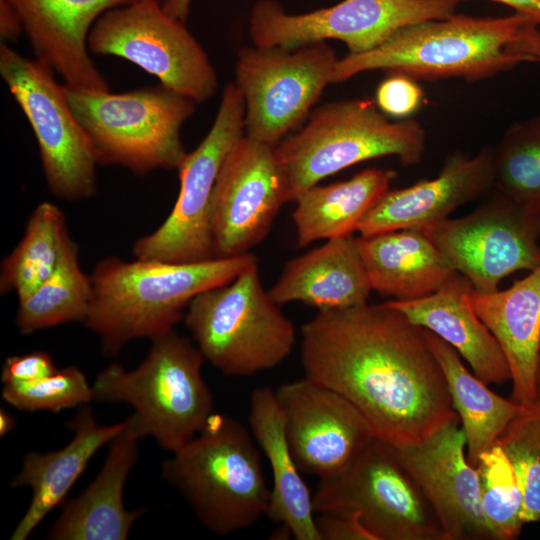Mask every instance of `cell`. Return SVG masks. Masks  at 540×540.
<instances>
[{"label": "cell", "instance_id": "ee69618b", "mask_svg": "<svg viewBox=\"0 0 540 540\" xmlns=\"http://www.w3.org/2000/svg\"><path fill=\"white\" fill-rule=\"evenodd\" d=\"M536 391H537V399H540V343H539L537 367H536Z\"/></svg>", "mask_w": 540, "mask_h": 540}, {"label": "cell", "instance_id": "ac0fdd59", "mask_svg": "<svg viewBox=\"0 0 540 540\" xmlns=\"http://www.w3.org/2000/svg\"><path fill=\"white\" fill-rule=\"evenodd\" d=\"M453 421L417 445L397 447L447 540H494L483 515L480 480L464 453L466 437Z\"/></svg>", "mask_w": 540, "mask_h": 540}, {"label": "cell", "instance_id": "484cf974", "mask_svg": "<svg viewBox=\"0 0 540 540\" xmlns=\"http://www.w3.org/2000/svg\"><path fill=\"white\" fill-rule=\"evenodd\" d=\"M249 408L250 431L272 472L266 516L287 528L297 540H320L313 496L292 454L274 390L268 387L254 390Z\"/></svg>", "mask_w": 540, "mask_h": 540}, {"label": "cell", "instance_id": "cb8c5ba5", "mask_svg": "<svg viewBox=\"0 0 540 540\" xmlns=\"http://www.w3.org/2000/svg\"><path fill=\"white\" fill-rule=\"evenodd\" d=\"M469 300L506 357L511 372V400L523 407L531 406L537 401L540 266L505 290L484 293L473 289Z\"/></svg>", "mask_w": 540, "mask_h": 540}, {"label": "cell", "instance_id": "d6986e66", "mask_svg": "<svg viewBox=\"0 0 540 540\" xmlns=\"http://www.w3.org/2000/svg\"><path fill=\"white\" fill-rule=\"evenodd\" d=\"M494 185L493 147L473 156L456 151L448 155L438 175L388 190L360 222L361 236L438 223L458 207L474 201Z\"/></svg>", "mask_w": 540, "mask_h": 540}, {"label": "cell", "instance_id": "7402d4cb", "mask_svg": "<svg viewBox=\"0 0 540 540\" xmlns=\"http://www.w3.org/2000/svg\"><path fill=\"white\" fill-rule=\"evenodd\" d=\"M473 287L456 273L434 293L410 300H390L389 305L450 344L486 384L511 379L506 357L491 331L470 304Z\"/></svg>", "mask_w": 540, "mask_h": 540}, {"label": "cell", "instance_id": "52a82bcc", "mask_svg": "<svg viewBox=\"0 0 540 540\" xmlns=\"http://www.w3.org/2000/svg\"><path fill=\"white\" fill-rule=\"evenodd\" d=\"M183 319L204 359L227 376L272 369L296 343L295 326L264 289L257 262L198 294Z\"/></svg>", "mask_w": 540, "mask_h": 540}, {"label": "cell", "instance_id": "60d3db41", "mask_svg": "<svg viewBox=\"0 0 540 540\" xmlns=\"http://www.w3.org/2000/svg\"><path fill=\"white\" fill-rule=\"evenodd\" d=\"M466 1V0H463ZM507 5L540 25V0H491Z\"/></svg>", "mask_w": 540, "mask_h": 540}, {"label": "cell", "instance_id": "44dd1931", "mask_svg": "<svg viewBox=\"0 0 540 540\" xmlns=\"http://www.w3.org/2000/svg\"><path fill=\"white\" fill-rule=\"evenodd\" d=\"M142 431L134 416L110 442L104 464L89 486L76 498L64 501L60 516L50 528L52 540H125L145 509L127 510L123 491L138 460Z\"/></svg>", "mask_w": 540, "mask_h": 540}, {"label": "cell", "instance_id": "9c48e42d", "mask_svg": "<svg viewBox=\"0 0 540 540\" xmlns=\"http://www.w3.org/2000/svg\"><path fill=\"white\" fill-rule=\"evenodd\" d=\"M313 509L354 516L375 540H447L397 447L376 437L346 468L320 478Z\"/></svg>", "mask_w": 540, "mask_h": 540}, {"label": "cell", "instance_id": "4dcf8cb0", "mask_svg": "<svg viewBox=\"0 0 540 540\" xmlns=\"http://www.w3.org/2000/svg\"><path fill=\"white\" fill-rule=\"evenodd\" d=\"M92 286L79 262L78 245L69 237L51 276L18 302L15 324L22 334L70 322H84Z\"/></svg>", "mask_w": 540, "mask_h": 540}, {"label": "cell", "instance_id": "1f68e13d", "mask_svg": "<svg viewBox=\"0 0 540 540\" xmlns=\"http://www.w3.org/2000/svg\"><path fill=\"white\" fill-rule=\"evenodd\" d=\"M494 185L540 210V115L511 124L493 147Z\"/></svg>", "mask_w": 540, "mask_h": 540}, {"label": "cell", "instance_id": "277c9868", "mask_svg": "<svg viewBox=\"0 0 540 540\" xmlns=\"http://www.w3.org/2000/svg\"><path fill=\"white\" fill-rule=\"evenodd\" d=\"M162 463L161 473L199 522L220 536L266 515V484L258 445L236 419L213 413L200 432Z\"/></svg>", "mask_w": 540, "mask_h": 540}, {"label": "cell", "instance_id": "7bdbcfd3", "mask_svg": "<svg viewBox=\"0 0 540 540\" xmlns=\"http://www.w3.org/2000/svg\"><path fill=\"white\" fill-rule=\"evenodd\" d=\"M15 420L13 416L7 411L0 410V435L1 437L6 436L10 433L15 427Z\"/></svg>", "mask_w": 540, "mask_h": 540}, {"label": "cell", "instance_id": "74e56055", "mask_svg": "<svg viewBox=\"0 0 540 540\" xmlns=\"http://www.w3.org/2000/svg\"><path fill=\"white\" fill-rule=\"evenodd\" d=\"M315 522L320 540H375L354 516L317 514Z\"/></svg>", "mask_w": 540, "mask_h": 540}, {"label": "cell", "instance_id": "83f0119b", "mask_svg": "<svg viewBox=\"0 0 540 540\" xmlns=\"http://www.w3.org/2000/svg\"><path fill=\"white\" fill-rule=\"evenodd\" d=\"M395 177L393 170L367 168L350 179L303 190L292 212L298 246L352 235Z\"/></svg>", "mask_w": 540, "mask_h": 540}, {"label": "cell", "instance_id": "7c38bea8", "mask_svg": "<svg viewBox=\"0 0 540 540\" xmlns=\"http://www.w3.org/2000/svg\"><path fill=\"white\" fill-rule=\"evenodd\" d=\"M88 48L136 64L163 87L194 102L208 100L218 87L204 49L158 0H137L102 14L90 30Z\"/></svg>", "mask_w": 540, "mask_h": 540}, {"label": "cell", "instance_id": "603a6c76", "mask_svg": "<svg viewBox=\"0 0 540 540\" xmlns=\"http://www.w3.org/2000/svg\"><path fill=\"white\" fill-rule=\"evenodd\" d=\"M125 426L126 419L112 425H100L92 409L84 404L68 423L73 437L66 446L48 453L26 454L22 468L12 479L10 486L12 488L29 486L32 490V499L11 533L10 539H27L54 508L62 505L91 458Z\"/></svg>", "mask_w": 540, "mask_h": 540}, {"label": "cell", "instance_id": "e0dca14e", "mask_svg": "<svg viewBox=\"0 0 540 540\" xmlns=\"http://www.w3.org/2000/svg\"><path fill=\"white\" fill-rule=\"evenodd\" d=\"M274 392L292 454L304 473L319 479L334 475L374 438L351 402L310 378L284 383Z\"/></svg>", "mask_w": 540, "mask_h": 540}, {"label": "cell", "instance_id": "6da1fadb", "mask_svg": "<svg viewBox=\"0 0 540 540\" xmlns=\"http://www.w3.org/2000/svg\"><path fill=\"white\" fill-rule=\"evenodd\" d=\"M305 377L336 391L396 447L459 419L426 329L387 302L319 310L301 329Z\"/></svg>", "mask_w": 540, "mask_h": 540}, {"label": "cell", "instance_id": "d4e9b609", "mask_svg": "<svg viewBox=\"0 0 540 540\" xmlns=\"http://www.w3.org/2000/svg\"><path fill=\"white\" fill-rule=\"evenodd\" d=\"M371 291L357 237L349 235L288 261L268 292L279 306L301 302L319 311L366 304Z\"/></svg>", "mask_w": 540, "mask_h": 540}, {"label": "cell", "instance_id": "f1b7e54d", "mask_svg": "<svg viewBox=\"0 0 540 540\" xmlns=\"http://www.w3.org/2000/svg\"><path fill=\"white\" fill-rule=\"evenodd\" d=\"M426 335L442 367L453 408L462 421L467 459L475 467L480 455L497 444L507 425L525 407L494 393L466 369L450 344L427 329Z\"/></svg>", "mask_w": 540, "mask_h": 540}, {"label": "cell", "instance_id": "4316f807", "mask_svg": "<svg viewBox=\"0 0 540 540\" xmlns=\"http://www.w3.org/2000/svg\"><path fill=\"white\" fill-rule=\"evenodd\" d=\"M372 290L396 300L430 295L457 271L422 229L357 237Z\"/></svg>", "mask_w": 540, "mask_h": 540}, {"label": "cell", "instance_id": "f546056e", "mask_svg": "<svg viewBox=\"0 0 540 540\" xmlns=\"http://www.w3.org/2000/svg\"><path fill=\"white\" fill-rule=\"evenodd\" d=\"M69 237L63 212L51 202L37 205L21 241L2 262L1 293L13 291L18 302L29 297L54 272Z\"/></svg>", "mask_w": 540, "mask_h": 540}, {"label": "cell", "instance_id": "4fadbf2b", "mask_svg": "<svg viewBox=\"0 0 540 540\" xmlns=\"http://www.w3.org/2000/svg\"><path fill=\"white\" fill-rule=\"evenodd\" d=\"M337 60L325 42L297 48H242L234 83L244 99L245 135L276 147L309 116L331 84Z\"/></svg>", "mask_w": 540, "mask_h": 540}, {"label": "cell", "instance_id": "8d00e7d4", "mask_svg": "<svg viewBox=\"0 0 540 540\" xmlns=\"http://www.w3.org/2000/svg\"><path fill=\"white\" fill-rule=\"evenodd\" d=\"M58 371L53 358L45 351H33L6 358L1 371V381L8 383L34 382Z\"/></svg>", "mask_w": 540, "mask_h": 540}, {"label": "cell", "instance_id": "8992f818", "mask_svg": "<svg viewBox=\"0 0 540 540\" xmlns=\"http://www.w3.org/2000/svg\"><path fill=\"white\" fill-rule=\"evenodd\" d=\"M426 132L414 119L390 121L366 99H345L315 109L307 123L276 147L290 201L339 171L394 156L405 166L423 158Z\"/></svg>", "mask_w": 540, "mask_h": 540}, {"label": "cell", "instance_id": "9a60e30c", "mask_svg": "<svg viewBox=\"0 0 540 540\" xmlns=\"http://www.w3.org/2000/svg\"><path fill=\"white\" fill-rule=\"evenodd\" d=\"M474 290H498L502 279L540 266V210L495 190L471 213L419 228Z\"/></svg>", "mask_w": 540, "mask_h": 540}, {"label": "cell", "instance_id": "d6a6232c", "mask_svg": "<svg viewBox=\"0 0 540 540\" xmlns=\"http://www.w3.org/2000/svg\"><path fill=\"white\" fill-rule=\"evenodd\" d=\"M475 467L483 515L494 540L517 538L524 524L522 493L509 458L497 443L480 455Z\"/></svg>", "mask_w": 540, "mask_h": 540}, {"label": "cell", "instance_id": "3957f363", "mask_svg": "<svg viewBox=\"0 0 540 540\" xmlns=\"http://www.w3.org/2000/svg\"><path fill=\"white\" fill-rule=\"evenodd\" d=\"M529 17H472L453 14L404 27L380 46L338 59L331 83L357 74L383 70L414 80L462 78L473 82L508 71L532 60L508 49ZM536 24V23H535Z\"/></svg>", "mask_w": 540, "mask_h": 540}, {"label": "cell", "instance_id": "d590c367", "mask_svg": "<svg viewBox=\"0 0 540 540\" xmlns=\"http://www.w3.org/2000/svg\"><path fill=\"white\" fill-rule=\"evenodd\" d=\"M377 87L375 104L385 115L407 119L424 101V92L416 80L400 75L388 74Z\"/></svg>", "mask_w": 540, "mask_h": 540}, {"label": "cell", "instance_id": "b9f144b4", "mask_svg": "<svg viewBox=\"0 0 540 540\" xmlns=\"http://www.w3.org/2000/svg\"><path fill=\"white\" fill-rule=\"evenodd\" d=\"M192 0H165L162 4L164 10L172 17L185 23Z\"/></svg>", "mask_w": 540, "mask_h": 540}, {"label": "cell", "instance_id": "ab89813d", "mask_svg": "<svg viewBox=\"0 0 540 540\" xmlns=\"http://www.w3.org/2000/svg\"><path fill=\"white\" fill-rule=\"evenodd\" d=\"M24 31L21 19L8 0H0V35L6 41L16 40Z\"/></svg>", "mask_w": 540, "mask_h": 540}, {"label": "cell", "instance_id": "30bf717a", "mask_svg": "<svg viewBox=\"0 0 540 540\" xmlns=\"http://www.w3.org/2000/svg\"><path fill=\"white\" fill-rule=\"evenodd\" d=\"M245 104L228 83L211 129L186 153L177 170L180 189L166 220L132 247L136 259L196 263L215 258L211 233L212 196L220 169L245 132Z\"/></svg>", "mask_w": 540, "mask_h": 540}, {"label": "cell", "instance_id": "5bb4252c", "mask_svg": "<svg viewBox=\"0 0 540 540\" xmlns=\"http://www.w3.org/2000/svg\"><path fill=\"white\" fill-rule=\"evenodd\" d=\"M463 0H342L327 8L289 14L275 0H259L251 11L254 46L297 48L328 39L342 41L350 54L372 50L400 29L447 18Z\"/></svg>", "mask_w": 540, "mask_h": 540}, {"label": "cell", "instance_id": "7a4b0ae2", "mask_svg": "<svg viewBox=\"0 0 540 540\" xmlns=\"http://www.w3.org/2000/svg\"><path fill=\"white\" fill-rule=\"evenodd\" d=\"M255 262L250 252L196 263L106 257L90 275L83 323L99 336L102 353L116 356L132 340L172 330L198 294L231 282Z\"/></svg>", "mask_w": 540, "mask_h": 540}, {"label": "cell", "instance_id": "836d02e7", "mask_svg": "<svg viewBox=\"0 0 540 540\" xmlns=\"http://www.w3.org/2000/svg\"><path fill=\"white\" fill-rule=\"evenodd\" d=\"M497 443L509 458L522 493V521L539 522L540 399L507 425Z\"/></svg>", "mask_w": 540, "mask_h": 540}, {"label": "cell", "instance_id": "ba28073f", "mask_svg": "<svg viewBox=\"0 0 540 540\" xmlns=\"http://www.w3.org/2000/svg\"><path fill=\"white\" fill-rule=\"evenodd\" d=\"M66 93L98 164L138 176L180 165L186 154L181 127L195 111L193 100L162 85L117 94L66 87Z\"/></svg>", "mask_w": 540, "mask_h": 540}, {"label": "cell", "instance_id": "2e32d148", "mask_svg": "<svg viewBox=\"0 0 540 540\" xmlns=\"http://www.w3.org/2000/svg\"><path fill=\"white\" fill-rule=\"evenodd\" d=\"M289 201L275 147L244 134L225 159L213 191L215 258L249 253L264 240L280 208Z\"/></svg>", "mask_w": 540, "mask_h": 540}, {"label": "cell", "instance_id": "5b68a950", "mask_svg": "<svg viewBox=\"0 0 540 540\" xmlns=\"http://www.w3.org/2000/svg\"><path fill=\"white\" fill-rule=\"evenodd\" d=\"M205 359L196 345L174 329L151 339L141 364L103 369L92 384L93 401L125 403L143 437L151 436L171 453L204 427L214 413L213 395L201 373Z\"/></svg>", "mask_w": 540, "mask_h": 540}, {"label": "cell", "instance_id": "f35d334b", "mask_svg": "<svg viewBox=\"0 0 540 540\" xmlns=\"http://www.w3.org/2000/svg\"><path fill=\"white\" fill-rule=\"evenodd\" d=\"M508 49L528 56L532 62L540 61V30L538 25L530 23L525 26L517 39L508 46Z\"/></svg>", "mask_w": 540, "mask_h": 540}, {"label": "cell", "instance_id": "e575fe53", "mask_svg": "<svg viewBox=\"0 0 540 540\" xmlns=\"http://www.w3.org/2000/svg\"><path fill=\"white\" fill-rule=\"evenodd\" d=\"M2 397L11 406L30 412H59L93 401L92 386L75 366L58 369L38 381L3 384Z\"/></svg>", "mask_w": 540, "mask_h": 540}, {"label": "cell", "instance_id": "ffe728a7", "mask_svg": "<svg viewBox=\"0 0 540 540\" xmlns=\"http://www.w3.org/2000/svg\"><path fill=\"white\" fill-rule=\"evenodd\" d=\"M38 60L73 90L103 92L109 85L89 54L88 35L108 10L137 0H8Z\"/></svg>", "mask_w": 540, "mask_h": 540}, {"label": "cell", "instance_id": "8fae6325", "mask_svg": "<svg viewBox=\"0 0 540 540\" xmlns=\"http://www.w3.org/2000/svg\"><path fill=\"white\" fill-rule=\"evenodd\" d=\"M0 74L36 137L42 168L51 193L82 200L96 192L92 144L68 102L65 85L40 60L0 45Z\"/></svg>", "mask_w": 540, "mask_h": 540}]
</instances>
